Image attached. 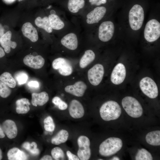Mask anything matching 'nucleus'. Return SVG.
Listing matches in <instances>:
<instances>
[{
    "instance_id": "4c0bfd02",
    "label": "nucleus",
    "mask_w": 160,
    "mask_h": 160,
    "mask_svg": "<svg viewBox=\"0 0 160 160\" xmlns=\"http://www.w3.org/2000/svg\"><path fill=\"white\" fill-rule=\"evenodd\" d=\"M92 5H95L99 6L102 4H105L107 2L106 0H89Z\"/></svg>"
},
{
    "instance_id": "f3484780",
    "label": "nucleus",
    "mask_w": 160,
    "mask_h": 160,
    "mask_svg": "<svg viewBox=\"0 0 160 160\" xmlns=\"http://www.w3.org/2000/svg\"><path fill=\"white\" fill-rule=\"evenodd\" d=\"M1 126L4 133L9 138L13 139L17 136V128L14 121L7 120L4 122Z\"/></svg>"
},
{
    "instance_id": "cd10ccee",
    "label": "nucleus",
    "mask_w": 160,
    "mask_h": 160,
    "mask_svg": "<svg viewBox=\"0 0 160 160\" xmlns=\"http://www.w3.org/2000/svg\"><path fill=\"white\" fill-rule=\"evenodd\" d=\"M84 5V0H69L68 7L70 12L76 13L80 9L83 8Z\"/></svg>"
},
{
    "instance_id": "b1692460",
    "label": "nucleus",
    "mask_w": 160,
    "mask_h": 160,
    "mask_svg": "<svg viewBox=\"0 0 160 160\" xmlns=\"http://www.w3.org/2000/svg\"><path fill=\"white\" fill-rule=\"evenodd\" d=\"M146 142L149 145L158 146L160 145V131L156 130L148 133L145 137Z\"/></svg>"
},
{
    "instance_id": "4468645a",
    "label": "nucleus",
    "mask_w": 160,
    "mask_h": 160,
    "mask_svg": "<svg viewBox=\"0 0 160 160\" xmlns=\"http://www.w3.org/2000/svg\"><path fill=\"white\" fill-rule=\"evenodd\" d=\"M106 11L104 7H98L90 12L87 15V23L92 24L98 23L104 16Z\"/></svg>"
},
{
    "instance_id": "7c9ffc66",
    "label": "nucleus",
    "mask_w": 160,
    "mask_h": 160,
    "mask_svg": "<svg viewBox=\"0 0 160 160\" xmlns=\"http://www.w3.org/2000/svg\"><path fill=\"white\" fill-rule=\"evenodd\" d=\"M51 155L55 160H63L65 158V154L61 148L58 147L53 148L51 151Z\"/></svg>"
},
{
    "instance_id": "e433bc0d",
    "label": "nucleus",
    "mask_w": 160,
    "mask_h": 160,
    "mask_svg": "<svg viewBox=\"0 0 160 160\" xmlns=\"http://www.w3.org/2000/svg\"><path fill=\"white\" fill-rule=\"evenodd\" d=\"M66 155L69 160H79L78 156L72 153L70 151H66Z\"/></svg>"
},
{
    "instance_id": "6ab92c4d",
    "label": "nucleus",
    "mask_w": 160,
    "mask_h": 160,
    "mask_svg": "<svg viewBox=\"0 0 160 160\" xmlns=\"http://www.w3.org/2000/svg\"><path fill=\"white\" fill-rule=\"evenodd\" d=\"M61 42L64 47L71 50L76 49L78 47L77 37L73 33H70L64 36L62 39Z\"/></svg>"
},
{
    "instance_id": "7ed1b4c3",
    "label": "nucleus",
    "mask_w": 160,
    "mask_h": 160,
    "mask_svg": "<svg viewBox=\"0 0 160 160\" xmlns=\"http://www.w3.org/2000/svg\"><path fill=\"white\" fill-rule=\"evenodd\" d=\"M122 106L127 113L131 117L137 118L143 113V109L139 101L131 96H127L122 100Z\"/></svg>"
},
{
    "instance_id": "ea45409f",
    "label": "nucleus",
    "mask_w": 160,
    "mask_h": 160,
    "mask_svg": "<svg viewBox=\"0 0 160 160\" xmlns=\"http://www.w3.org/2000/svg\"><path fill=\"white\" fill-rule=\"evenodd\" d=\"M30 143L28 142H26L23 143V147L26 150L28 151L30 148Z\"/></svg>"
},
{
    "instance_id": "a18cd8bd",
    "label": "nucleus",
    "mask_w": 160,
    "mask_h": 160,
    "mask_svg": "<svg viewBox=\"0 0 160 160\" xmlns=\"http://www.w3.org/2000/svg\"><path fill=\"white\" fill-rule=\"evenodd\" d=\"M111 160H120V159L119 158L117 157V156H115V157H113Z\"/></svg>"
},
{
    "instance_id": "f03ea898",
    "label": "nucleus",
    "mask_w": 160,
    "mask_h": 160,
    "mask_svg": "<svg viewBox=\"0 0 160 160\" xmlns=\"http://www.w3.org/2000/svg\"><path fill=\"white\" fill-rule=\"evenodd\" d=\"M123 142L120 138L110 137L103 141L99 147V153L103 156H108L113 155L121 148Z\"/></svg>"
},
{
    "instance_id": "0eeeda50",
    "label": "nucleus",
    "mask_w": 160,
    "mask_h": 160,
    "mask_svg": "<svg viewBox=\"0 0 160 160\" xmlns=\"http://www.w3.org/2000/svg\"><path fill=\"white\" fill-rule=\"evenodd\" d=\"M77 142L79 147L77 155L79 160H89L91 155L89 139L85 136L81 135L78 138Z\"/></svg>"
},
{
    "instance_id": "09e8293b",
    "label": "nucleus",
    "mask_w": 160,
    "mask_h": 160,
    "mask_svg": "<svg viewBox=\"0 0 160 160\" xmlns=\"http://www.w3.org/2000/svg\"><path fill=\"white\" fill-rule=\"evenodd\" d=\"M8 2H13L14 0H4Z\"/></svg>"
},
{
    "instance_id": "c03bdc74",
    "label": "nucleus",
    "mask_w": 160,
    "mask_h": 160,
    "mask_svg": "<svg viewBox=\"0 0 160 160\" xmlns=\"http://www.w3.org/2000/svg\"><path fill=\"white\" fill-rule=\"evenodd\" d=\"M5 55V53L3 49L0 47V58L3 57Z\"/></svg>"
},
{
    "instance_id": "393cba45",
    "label": "nucleus",
    "mask_w": 160,
    "mask_h": 160,
    "mask_svg": "<svg viewBox=\"0 0 160 160\" xmlns=\"http://www.w3.org/2000/svg\"><path fill=\"white\" fill-rule=\"evenodd\" d=\"M35 23L37 27L43 28L48 33H51L52 31L48 17L45 16L42 18L38 17L35 19Z\"/></svg>"
},
{
    "instance_id": "72a5a7b5",
    "label": "nucleus",
    "mask_w": 160,
    "mask_h": 160,
    "mask_svg": "<svg viewBox=\"0 0 160 160\" xmlns=\"http://www.w3.org/2000/svg\"><path fill=\"white\" fill-rule=\"evenodd\" d=\"M7 85L0 81V96L7 98L11 94V90Z\"/></svg>"
},
{
    "instance_id": "9b49d317",
    "label": "nucleus",
    "mask_w": 160,
    "mask_h": 160,
    "mask_svg": "<svg viewBox=\"0 0 160 160\" xmlns=\"http://www.w3.org/2000/svg\"><path fill=\"white\" fill-rule=\"evenodd\" d=\"M125 67L122 63H119L114 68L111 76L112 82L116 85L122 83L126 76Z\"/></svg>"
},
{
    "instance_id": "c756f323",
    "label": "nucleus",
    "mask_w": 160,
    "mask_h": 160,
    "mask_svg": "<svg viewBox=\"0 0 160 160\" xmlns=\"http://www.w3.org/2000/svg\"><path fill=\"white\" fill-rule=\"evenodd\" d=\"M136 160H152L153 157L151 153L144 148L139 149L135 156Z\"/></svg>"
},
{
    "instance_id": "de8ad7c7",
    "label": "nucleus",
    "mask_w": 160,
    "mask_h": 160,
    "mask_svg": "<svg viewBox=\"0 0 160 160\" xmlns=\"http://www.w3.org/2000/svg\"><path fill=\"white\" fill-rule=\"evenodd\" d=\"M50 13H51V14H55V11L54 10H51L50 11Z\"/></svg>"
},
{
    "instance_id": "a19ab883",
    "label": "nucleus",
    "mask_w": 160,
    "mask_h": 160,
    "mask_svg": "<svg viewBox=\"0 0 160 160\" xmlns=\"http://www.w3.org/2000/svg\"><path fill=\"white\" fill-rule=\"evenodd\" d=\"M4 31V28L0 23V39L5 33Z\"/></svg>"
},
{
    "instance_id": "9d476101",
    "label": "nucleus",
    "mask_w": 160,
    "mask_h": 160,
    "mask_svg": "<svg viewBox=\"0 0 160 160\" xmlns=\"http://www.w3.org/2000/svg\"><path fill=\"white\" fill-rule=\"evenodd\" d=\"M52 65L53 69L57 70L60 74L62 76H68L73 71L71 64L63 58L59 57L55 59L53 61Z\"/></svg>"
},
{
    "instance_id": "49530a36",
    "label": "nucleus",
    "mask_w": 160,
    "mask_h": 160,
    "mask_svg": "<svg viewBox=\"0 0 160 160\" xmlns=\"http://www.w3.org/2000/svg\"><path fill=\"white\" fill-rule=\"evenodd\" d=\"M2 158V152L0 148V160H1Z\"/></svg>"
},
{
    "instance_id": "1a4fd4ad",
    "label": "nucleus",
    "mask_w": 160,
    "mask_h": 160,
    "mask_svg": "<svg viewBox=\"0 0 160 160\" xmlns=\"http://www.w3.org/2000/svg\"><path fill=\"white\" fill-rule=\"evenodd\" d=\"M114 31L113 23L111 21H106L100 25L98 31V37L102 41L105 42L112 37Z\"/></svg>"
},
{
    "instance_id": "dca6fc26",
    "label": "nucleus",
    "mask_w": 160,
    "mask_h": 160,
    "mask_svg": "<svg viewBox=\"0 0 160 160\" xmlns=\"http://www.w3.org/2000/svg\"><path fill=\"white\" fill-rule=\"evenodd\" d=\"M21 30L23 35L32 42H35L38 40L39 36L37 29L31 23L28 22L24 23Z\"/></svg>"
},
{
    "instance_id": "bb28decb",
    "label": "nucleus",
    "mask_w": 160,
    "mask_h": 160,
    "mask_svg": "<svg viewBox=\"0 0 160 160\" xmlns=\"http://www.w3.org/2000/svg\"><path fill=\"white\" fill-rule=\"evenodd\" d=\"M51 26L52 29L60 30L64 27V22L58 16L55 14H50L48 16Z\"/></svg>"
},
{
    "instance_id": "c9c22d12",
    "label": "nucleus",
    "mask_w": 160,
    "mask_h": 160,
    "mask_svg": "<svg viewBox=\"0 0 160 160\" xmlns=\"http://www.w3.org/2000/svg\"><path fill=\"white\" fill-rule=\"evenodd\" d=\"M32 154L36 155L39 154V151L37 148V145L35 142H33L30 144L29 149L28 151Z\"/></svg>"
},
{
    "instance_id": "f257e3e1",
    "label": "nucleus",
    "mask_w": 160,
    "mask_h": 160,
    "mask_svg": "<svg viewBox=\"0 0 160 160\" xmlns=\"http://www.w3.org/2000/svg\"><path fill=\"white\" fill-rule=\"evenodd\" d=\"M99 112L101 118L104 121H108L118 119L121 115V110L117 102L109 100L102 105Z\"/></svg>"
},
{
    "instance_id": "79ce46f5",
    "label": "nucleus",
    "mask_w": 160,
    "mask_h": 160,
    "mask_svg": "<svg viewBox=\"0 0 160 160\" xmlns=\"http://www.w3.org/2000/svg\"><path fill=\"white\" fill-rule=\"evenodd\" d=\"M41 160H52V157L49 155H46L44 156L40 159Z\"/></svg>"
},
{
    "instance_id": "423d86ee",
    "label": "nucleus",
    "mask_w": 160,
    "mask_h": 160,
    "mask_svg": "<svg viewBox=\"0 0 160 160\" xmlns=\"http://www.w3.org/2000/svg\"><path fill=\"white\" fill-rule=\"evenodd\" d=\"M140 87L143 92L151 98H155L158 95V89L155 81L151 78L145 77L140 82Z\"/></svg>"
},
{
    "instance_id": "37998d69",
    "label": "nucleus",
    "mask_w": 160,
    "mask_h": 160,
    "mask_svg": "<svg viewBox=\"0 0 160 160\" xmlns=\"http://www.w3.org/2000/svg\"><path fill=\"white\" fill-rule=\"evenodd\" d=\"M5 136V135L3 131L2 126L0 124V138H3Z\"/></svg>"
},
{
    "instance_id": "473e14b6",
    "label": "nucleus",
    "mask_w": 160,
    "mask_h": 160,
    "mask_svg": "<svg viewBox=\"0 0 160 160\" xmlns=\"http://www.w3.org/2000/svg\"><path fill=\"white\" fill-rule=\"evenodd\" d=\"M52 101L53 103L60 110H64L67 108L68 106L67 104L58 97L56 96L54 97Z\"/></svg>"
},
{
    "instance_id": "f704fd0d",
    "label": "nucleus",
    "mask_w": 160,
    "mask_h": 160,
    "mask_svg": "<svg viewBox=\"0 0 160 160\" xmlns=\"http://www.w3.org/2000/svg\"><path fill=\"white\" fill-rule=\"evenodd\" d=\"M16 79L18 84L21 85L26 82L28 79V76L25 73L21 72L17 74Z\"/></svg>"
},
{
    "instance_id": "2eb2a0df",
    "label": "nucleus",
    "mask_w": 160,
    "mask_h": 160,
    "mask_svg": "<svg viewBox=\"0 0 160 160\" xmlns=\"http://www.w3.org/2000/svg\"><path fill=\"white\" fill-rule=\"evenodd\" d=\"M71 116L74 119H79L84 114V110L81 103L78 100H73L71 102L68 109Z\"/></svg>"
},
{
    "instance_id": "c85d7f7f",
    "label": "nucleus",
    "mask_w": 160,
    "mask_h": 160,
    "mask_svg": "<svg viewBox=\"0 0 160 160\" xmlns=\"http://www.w3.org/2000/svg\"><path fill=\"white\" fill-rule=\"evenodd\" d=\"M0 81L11 88H14L16 85L15 80L9 72L2 73L0 76Z\"/></svg>"
},
{
    "instance_id": "5701e85b",
    "label": "nucleus",
    "mask_w": 160,
    "mask_h": 160,
    "mask_svg": "<svg viewBox=\"0 0 160 160\" xmlns=\"http://www.w3.org/2000/svg\"><path fill=\"white\" fill-rule=\"evenodd\" d=\"M16 111L18 114H25L28 112L30 109V103L28 99L23 98L17 100L16 102Z\"/></svg>"
},
{
    "instance_id": "aec40b11",
    "label": "nucleus",
    "mask_w": 160,
    "mask_h": 160,
    "mask_svg": "<svg viewBox=\"0 0 160 160\" xmlns=\"http://www.w3.org/2000/svg\"><path fill=\"white\" fill-rule=\"evenodd\" d=\"M31 103L33 105L42 106L46 104L49 100L48 94L45 92L40 93H33L32 94Z\"/></svg>"
},
{
    "instance_id": "ddd939ff",
    "label": "nucleus",
    "mask_w": 160,
    "mask_h": 160,
    "mask_svg": "<svg viewBox=\"0 0 160 160\" xmlns=\"http://www.w3.org/2000/svg\"><path fill=\"white\" fill-rule=\"evenodd\" d=\"M23 62L25 65L30 68L34 69H39L44 66L45 60L41 55L34 56L29 54L25 57Z\"/></svg>"
},
{
    "instance_id": "6e6552de",
    "label": "nucleus",
    "mask_w": 160,
    "mask_h": 160,
    "mask_svg": "<svg viewBox=\"0 0 160 160\" xmlns=\"http://www.w3.org/2000/svg\"><path fill=\"white\" fill-rule=\"evenodd\" d=\"M104 73L103 65L100 64H95L88 71L87 76L89 81L93 85H98L102 81Z\"/></svg>"
},
{
    "instance_id": "58836bf2",
    "label": "nucleus",
    "mask_w": 160,
    "mask_h": 160,
    "mask_svg": "<svg viewBox=\"0 0 160 160\" xmlns=\"http://www.w3.org/2000/svg\"><path fill=\"white\" fill-rule=\"evenodd\" d=\"M28 85L29 87L37 88L39 87V84L38 82L36 81H31L28 83Z\"/></svg>"
},
{
    "instance_id": "f8f14e48",
    "label": "nucleus",
    "mask_w": 160,
    "mask_h": 160,
    "mask_svg": "<svg viewBox=\"0 0 160 160\" xmlns=\"http://www.w3.org/2000/svg\"><path fill=\"white\" fill-rule=\"evenodd\" d=\"M86 84L82 81H79L73 85H69L65 88V92L78 97L83 96L87 89Z\"/></svg>"
},
{
    "instance_id": "412c9836",
    "label": "nucleus",
    "mask_w": 160,
    "mask_h": 160,
    "mask_svg": "<svg viewBox=\"0 0 160 160\" xmlns=\"http://www.w3.org/2000/svg\"><path fill=\"white\" fill-rule=\"evenodd\" d=\"M7 156L9 160H25L28 159L27 155L24 152L17 148L9 150Z\"/></svg>"
},
{
    "instance_id": "a211bd4d",
    "label": "nucleus",
    "mask_w": 160,
    "mask_h": 160,
    "mask_svg": "<svg viewBox=\"0 0 160 160\" xmlns=\"http://www.w3.org/2000/svg\"><path fill=\"white\" fill-rule=\"evenodd\" d=\"M12 34L11 32L8 31L5 33L0 39V44L7 53L10 52L11 48L14 49L17 47L16 43L11 40Z\"/></svg>"
},
{
    "instance_id": "a878e982",
    "label": "nucleus",
    "mask_w": 160,
    "mask_h": 160,
    "mask_svg": "<svg viewBox=\"0 0 160 160\" xmlns=\"http://www.w3.org/2000/svg\"><path fill=\"white\" fill-rule=\"evenodd\" d=\"M69 133L66 130H60L51 140V143L54 145H59L65 142L68 138Z\"/></svg>"
},
{
    "instance_id": "4be33fe9",
    "label": "nucleus",
    "mask_w": 160,
    "mask_h": 160,
    "mask_svg": "<svg viewBox=\"0 0 160 160\" xmlns=\"http://www.w3.org/2000/svg\"><path fill=\"white\" fill-rule=\"evenodd\" d=\"M95 56L94 52L91 50L86 51L81 58L79 65L80 67L84 68L87 67L95 60Z\"/></svg>"
},
{
    "instance_id": "20e7f679",
    "label": "nucleus",
    "mask_w": 160,
    "mask_h": 160,
    "mask_svg": "<svg viewBox=\"0 0 160 160\" xmlns=\"http://www.w3.org/2000/svg\"><path fill=\"white\" fill-rule=\"evenodd\" d=\"M144 18L143 7L139 4L134 5L130 10L129 20L130 26L134 30L137 31L141 27Z\"/></svg>"
},
{
    "instance_id": "39448f33",
    "label": "nucleus",
    "mask_w": 160,
    "mask_h": 160,
    "mask_svg": "<svg viewBox=\"0 0 160 160\" xmlns=\"http://www.w3.org/2000/svg\"><path fill=\"white\" fill-rule=\"evenodd\" d=\"M160 36V23L155 19L149 21L144 30V36L145 40L148 42H152L156 40Z\"/></svg>"
},
{
    "instance_id": "2f4dec72",
    "label": "nucleus",
    "mask_w": 160,
    "mask_h": 160,
    "mask_svg": "<svg viewBox=\"0 0 160 160\" xmlns=\"http://www.w3.org/2000/svg\"><path fill=\"white\" fill-rule=\"evenodd\" d=\"M45 129L48 132H52L55 129V126L53 120L50 116H48L44 121Z\"/></svg>"
}]
</instances>
